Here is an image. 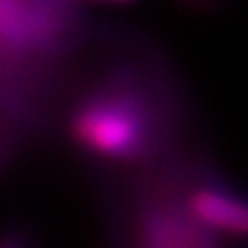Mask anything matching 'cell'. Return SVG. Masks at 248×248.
Returning <instances> with one entry per match:
<instances>
[{
    "mask_svg": "<svg viewBox=\"0 0 248 248\" xmlns=\"http://www.w3.org/2000/svg\"><path fill=\"white\" fill-rule=\"evenodd\" d=\"M0 248H39V240L24 227H7L0 231Z\"/></svg>",
    "mask_w": 248,
    "mask_h": 248,
    "instance_id": "obj_4",
    "label": "cell"
},
{
    "mask_svg": "<svg viewBox=\"0 0 248 248\" xmlns=\"http://www.w3.org/2000/svg\"><path fill=\"white\" fill-rule=\"evenodd\" d=\"M52 37V16L37 0H0V42L16 48H42Z\"/></svg>",
    "mask_w": 248,
    "mask_h": 248,
    "instance_id": "obj_3",
    "label": "cell"
},
{
    "mask_svg": "<svg viewBox=\"0 0 248 248\" xmlns=\"http://www.w3.org/2000/svg\"><path fill=\"white\" fill-rule=\"evenodd\" d=\"M94 2H107V4H128L133 0H94Z\"/></svg>",
    "mask_w": 248,
    "mask_h": 248,
    "instance_id": "obj_5",
    "label": "cell"
},
{
    "mask_svg": "<svg viewBox=\"0 0 248 248\" xmlns=\"http://www.w3.org/2000/svg\"><path fill=\"white\" fill-rule=\"evenodd\" d=\"M2 161H4V146L0 144V166H2Z\"/></svg>",
    "mask_w": 248,
    "mask_h": 248,
    "instance_id": "obj_6",
    "label": "cell"
},
{
    "mask_svg": "<svg viewBox=\"0 0 248 248\" xmlns=\"http://www.w3.org/2000/svg\"><path fill=\"white\" fill-rule=\"evenodd\" d=\"M174 196L183 209L209 229L216 235H244L246 231V205L227 183L218 179H185L183 183H172Z\"/></svg>",
    "mask_w": 248,
    "mask_h": 248,
    "instance_id": "obj_2",
    "label": "cell"
},
{
    "mask_svg": "<svg viewBox=\"0 0 248 248\" xmlns=\"http://www.w3.org/2000/svg\"><path fill=\"white\" fill-rule=\"evenodd\" d=\"M72 137L105 161H141L157 148V128L144 100L133 92H96L74 111Z\"/></svg>",
    "mask_w": 248,
    "mask_h": 248,
    "instance_id": "obj_1",
    "label": "cell"
}]
</instances>
